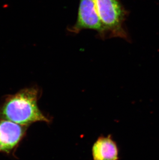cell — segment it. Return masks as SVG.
Returning a JSON list of instances; mask_svg holds the SVG:
<instances>
[{"label": "cell", "mask_w": 159, "mask_h": 160, "mask_svg": "<svg viewBox=\"0 0 159 160\" xmlns=\"http://www.w3.org/2000/svg\"><path fill=\"white\" fill-rule=\"evenodd\" d=\"M38 89L29 87L6 95L0 103V119L29 127L36 122H50L38 105Z\"/></svg>", "instance_id": "obj_1"}, {"label": "cell", "mask_w": 159, "mask_h": 160, "mask_svg": "<svg viewBox=\"0 0 159 160\" xmlns=\"http://www.w3.org/2000/svg\"><path fill=\"white\" fill-rule=\"evenodd\" d=\"M94 10L107 38H119L130 42L125 26L129 12L120 0H93Z\"/></svg>", "instance_id": "obj_2"}, {"label": "cell", "mask_w": 159, "mask_h": 160, "mask_svg": "<svg viewBox=\"0 0 159 160\" xmlns=\"http://www.w3.org/2000/svg\"><path fill=\"white\" fill-rule=\"evenodd\" d=\"M83 30L95 31L101 39H107L102 25L94 12L93 0H80L77 21L67 29L72 34L79 33Z\"/></svg>", "instance_id": "obj_3"}, {"label": "cell", "mask_w": 159, "mask_h": 160, "mask_svg": "<svg viewBox=\"0 0 159 160\" xmlns=\"http://www.w3.org/2000/svg\"><path fill=\"white\" fill-rule=\"evenodd\" d=\"M27 127L0 119V153L14 154L26 136Z\"/></svg>", "instance_id": "obj_4"}, {"label": "cell", "mask_w": 159, "mask_h": 160, "mask_svg": "<svg viewBox=\"0 0 159 160\" xmlns=\"http://www.w3.org/2000/svg\"><path fill=\"white\" fill-rule=\"evenodd\" d=\"M118 149L111 136H101L92 147L94 160H118Z\"/></svg>", "instance_id": "obj_5"}]
</instances>
